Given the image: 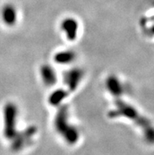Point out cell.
<instances>
[{
  "label": "cell",
  "mask_w": 154,
  "mask_h": 155,
  "mask_svg": "<svg viewBox=\"0 0 154 155\" xmlns=\"http://www.w3.org/2000/svg\"><path fill=\"white\" fill-rule=\"evenodd\" d=\"M112 117H125L130 118L134 121H137L140 126H143L142 128H144L145 132H149V135L154 136V129L149 122L147 121L146 118L142 117L139 111L135 110L131 105L127 104L124 101L121 100L120 98H116L115 100V110L110 112Z\"/></svg>",
  "instance_id": "1"
},
{
  "label": "cell",
  "mask_w": 154,
  "mask_h": 155,
  "mask_svg": "<svg viewBox=\"0 0 154 155\" xmlns=\"http://www.w3.org/2000/svg\"><path fill=\"white\" fill-rule=\"evenodd\" d=\"M61 27L67 39L70 41H74L78 35V21L75 18H67L61 22Z\"/></svg>",
  "instance_id": "2"
},
{
  "label": "cell",
  "mask_w": 154,
  "mask_h": 155,
  "mask_svg": "<svg viewBox=\"0 0 154 155\" xmlns=\"http://www.w3.org/2000/svg\"><path fill=\"white\" fill-rule=\"evenodd\" d=\"M82 78V71L78 69H72L64 75V82L69 90L74 91L79 86Z\"/></svg>",
  "instance_id": "3"
},
{
  "label": "cell",
  "mask_w": 154,
  "mask_h": 155,
  "mask_svg": "<svg viewBox=\"0 0 154 155\" xmlns=\"http://www.w3.org/2000/svg\"><path fill=\"white\" fill-rule=\"evenodd\" d=\"M2 18L7 25H14L18 20V13L16 8L12 4H6L2 10Z\"/></svg>",
  "instance_id": "4"
},
{
  "label": "cell",
  "mask_w": 154,
  "mask_h": 155,
  "mask_svg": "<svg viewBox=\"0 0 154 155\" xmlns=\"http://www.w3.org/2000/svg\"><path fill=\"white\" fill-rule=\"evenodd\" d=\"M40 75L43 83L47 86H52L56 84L57 74L51 65H43L40 69Z\"/></svg>",
  "instance_id": "5"
},
{
  "label": "cell",
  "mask_w": 154,
  "mask_h": 155,
  "mask_svg": "<svg viewBox=\"0 0 154 155\" xmlns=\"http://www.w3.org/2000/svg\"><path fill=\"white\" fill-rule=\"evenodd\" d=\"M75 54L72 51H63L57 53L54 56V61L61 65H66L74 61Z\"/></svg>",
  "instance_id": "6"
},
{
  "label": "cell",
  "mask_w": 154,
  "mask_h": 155,
  "mask_svg": "<svg viewBox=\"0 0 154 155\" xmlns=\"http://www.w3.org/2000/svg\"><path fill=\"white\" fill-rule=\"evenodd\" d=\"M106 85H107L108 90L114 96H119L122 92V87H121L120 82L114 76H111L108 78L106 81Z\"/></svg>",
  "instance_id": "7"
},
{
  "label": "cell",
  "mask_w": 154,
  "mask_h": 155,
  "mask_svg": "<svg viewBox=\"0 0 154 155\" xmlns=\"http://www.w3.org/2000/svg\"><path fill=\"white\" fill-rule=\"evenodd\" d=\"M66 94L67 93L63 90L56 91H54V92L51 95V97H50V102H51L52 105H54V106H57V105L60 104L61 102L63 101V99L66 97Z\"/></svg>",
  "instance_id": "8"
}]
</instances>
